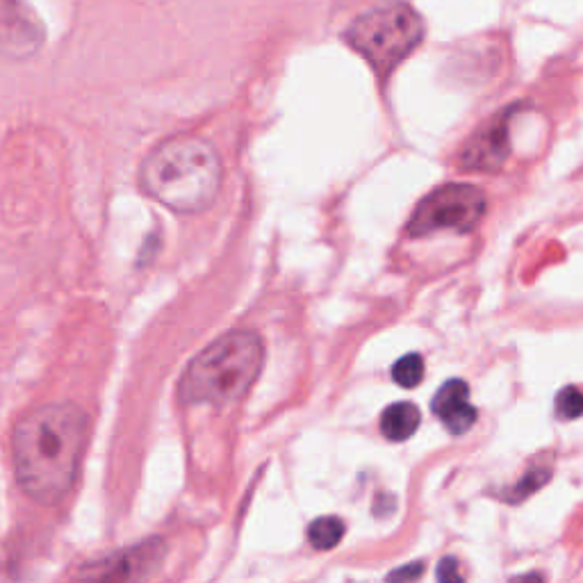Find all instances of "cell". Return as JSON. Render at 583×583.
<instances>
[{
  "instance_id": "1",
  "label": "cell",
  "mask_w": 583,
  "mask_h": 583,
  "mask_svg": "<svg viewBox=\"0 0 583 583\" xmlns=\"http://www.w3.org/2000/svg\"><path fill=\"white\" fill-rule=\"evenodd\" d=\"M89 440L87 413L76 404H46L23 417L14 431V467L23 492L55 506L78 479Z\"/></svg>"
},
{
  "instance_id": "2",
  "label": "cell",
  "mask_w": 583,
  "mask_h": 583,
  "mask_svg": "<svg viewBox=\"0 0 583 583\" xmlns=\"http://www.w3.org/2000/svg\"><path fill=\"white\" fill-rule=\"evenodd\" d=\"M221 178L219 153L201 137L167 139L142 164L144 192L180 215L210 208L221 190Z\"/></svg>"
},
{
  "instance_id": "3",
  "label": "cell",
  "mask_w": 583,
  "mask_h": 583,
  "mask_svg": "<svg viewBox=\"0 0 583 583\" xmlns=\"http://www.w3.org/2000/svg\"><path fill=\"white\" fill-rule=\"evenodd\" d=\"M265 344L253 331L221 335L196 356L180 379V399L190 406H226L242 399L260 376Z\"/></svg>"
},
{
  "instance_id": "4",
  "label": "cell",
  "mask_w": 583,
  "mask_h": 583,
  "mask_svg": "<svg viewBox=\"0 0 583 583\" xmlns=\"http://www.w3.org/2000/svg\"><path fill=\"white\" fill-rule=\"evenodd\" d=\"M349 46L388 78L424 39V21L406 3H385L360 14L347 30Z\"/></svg>"
},
{
  "instance_id": "5",
  "label": "cell",
  "mask_w": 583,
  "mask_h": 583,
  "mask_svg": "<svg viewBox=\"0 0 583 583\" xmlns=\"http://www.w3.org/2000/svg\"><path fill=\"white\" fill-rule=\"evenodd\" d=\"M488 201L481 187L467 183L442 185L426 194L406 224L410 237H424L435 231L470 233L481 224Z\"/></svg>"
},
{
  "instance_id": "6",
  "label": "cell",
  "mask_w": 583,
  "mask_h": 583,
  "mask_svg": "<svg viewBox=\"0 0 583 583\" xmlns=\"http://www.w3.org/2000/svg\"><path fill=\"white\" fill-rule=\"evenodd\" d=\"M46 41V28L28 0H0V55L23 60Z\"/></svg>"
},
{
  "instance_id": "7",
  "label": "cell",
  "mask_w": 583,
  "mask_h": 583,
  "mask_svg": "<svg viewBox=\"0 0 583 583\" xmlns=\"http://www.w3.org/2000/svg\"><path fill=\"white\" fill-rule=\"evenodd\" d=\"M508 119H511V112L499 114V117L486 123V126L463 146L461 153L463 169L497 171L504 167L508 151H511V142H508Z\"/></svg>"
},
{
  "instance_id": "8",
  "label": "cell",
  "mask_w": 583,
  "mask_h": 583,
  "mask_svg": "<svg viewBox=\"0 0 583 583\" xmlns=\"http://www.w3.org/2000/svg\"><path fill=\"white\" fill-rule=\"evenodd\" d=\"M433 413L447 426L449 433H467L476 422V408L470 404V385L463 379H451L435 392Z\"/></svg>"
},
{
  "instance_id": "9",
  "label": "cell",
  "mask_w": 583,
  "mask_h": 583,
  "mask_svg": "<svg viewBox=\"0 0 583 583\" xmlns=\"http://www.w3.org/2000/svg\"><path fill=\"white\" fill-rule=\"evenodd\" d=\"M162 556V545L146 543L139 545L130 552L121 554L117 561H108L101 570H89L92 577L101 579H137L146 577L153 568H158V561Z\"/></svg>"
},
{
  "instance_id": "10",
  "label": "cell",
  "mask_w": 583,
  "mask_h": 583,
  "mask_svg": "<svg viewBox=\"0 0 583 583\" xmlns=\"http://www.w3.org/2000/svg\"><path fill=\"white\" fill-rule=\"evenodd\" d=\"M422 413L420 408L410 401H399L383 410L381 415V433L392 442H404L413 438L415 431L420 429Z\"/></svg>"
},
{
  "instance_id": "11",
  "label": "cell",
  "mask_w": 583,
  "mask_h": 583,
  "mask_svg": "<svg viewBox=\"0 0 583 583\" xmlns=\"http://www.w3.org/2000/svg\"><path fill=\"white\" fill-rule=\"evenodd\" d=\"M342 538H344V522L335 515L319 517V520L312 522L308 529L310 545L315 549H322V552L338 547L342 543Z\"/></svg>"
},
{
  "instance_id": "12",
  "label": "cell",
  "mask_w": 583,
  "mask_h": 583,
  "mask_svg": "<svg viewBox=\"0 0 583 583\" xmlns=\"http://www.w3.org/2000/svg\"><path fill=\"white\" fill-rule=\"evenodd\" d=\"M392 379L401 388H417L424 379V358L420 353H408L392 365Z\"/></svg>"
},
{
  "instance_id": "13",
  "label": "cell",
  "mask_w": 583,
  "mask_h": 583,
  "mask_svg": "<svg viewBox=\"0 0 583 583\" xmlns=\"http://www.w3.org/2000/svg\"><path fill=\"white\" fill-rule=\"evenodd\" d=\"M556 413L563 420H579V417H583V392L574 388V385L563 388L556 397Z\"/></svg>"
},
{
  "instance_id": "14",
  "label": "cell",
  "mask_w": 583,
  "mask_h": 583,
  "mask_svg": "<svg viewBox=\"0 0 583 583\" xmlns=\"http://www.w3.org/2000/svg\"><path fill=\"white\" fill-rule=\"evenodd\" d=\"M549 481V470H533L529 472L527 476H524V481L517 486L513 492H515V502L517 499H524V497H529L531 492H536L540 486H545V483Z\"/></svg>"
},
{
  "instance_id": "15",
  "label": "cell",
  "mask_w": 583,
  "mask_h": 583,
  "mask_svg": "<svg viewBox=\"0 0 583 583\" xmlns=\"http://www.w3.org/2000/svg\"><path fill=\"white\" fill-rule=\"evenodd\" d=\"M435 577H438V581H463V572L458 568L456 558H442Z\"/></svg>"
},
{
  "instance_id": "16",
  "label": "cell",
  "mask_w": 583,
  "mask_h": 583,
  "mask_svg": "<svg viewBox=\"0 0 583 583\" xmlns=\"http://www.w3.org/2000/svg\"><path fill=\"white\" fill-rule=\"evenodd\" d=\"M422 563H413V565H404L401 570H394L388 574L390 581H408V579H420L422 577Z\"/></svg>"
}]
</instances>
